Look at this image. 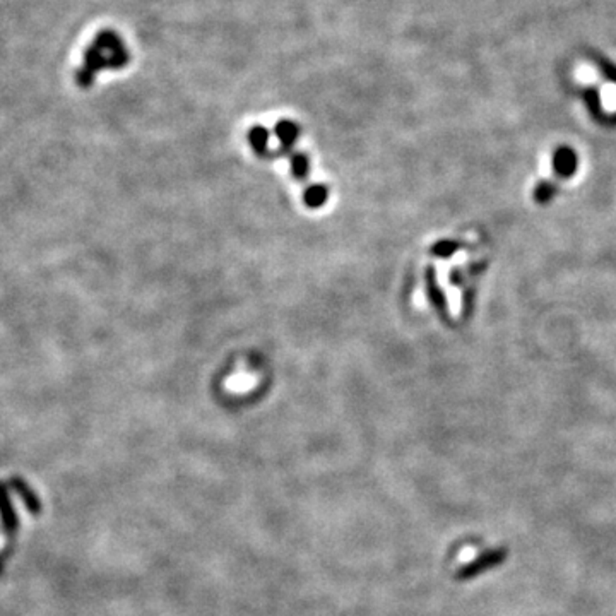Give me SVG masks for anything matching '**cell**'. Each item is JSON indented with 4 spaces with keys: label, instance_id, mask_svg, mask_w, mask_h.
<instances>
[{
    "label": "cell",
    "instance_id": "6da1fadb",
    "mask_svg": "<svg viewBox=\"0 0 616 616\" xmlns=\"http://www.w3.org/2000/svg\"><path fill=\"white\" fill-rule=\"evenodd\" d=\"M0 517H2L4 531L11 538H14L16 531H18V515H16V510L9 498V491H7L4 483H0Z\"/></svg>",
    "mask_w": 616,
    "mask_h": 616
},
{
    "label": "cell",
    "instance_id": "7a4b0ae2",
    "mask_svg": "<svg viewBox=\"0 0 616 616\" xmlns=\"http://www.w3.org/2000/svg\"><path fill=\"white\" fill-rule=\"evenodd\" d=\"M12 488L18 491V495L21 498H23L24 505H26V509L31 512V514H40L41 512V503L38 500V497L35 495V491H33L29 486L24 483L21 478H12L11 481Z\"/></svg>",
    "mask_w": 616,
    "mask_h": 616
},
{
    "label": "cell",
    "instance_id": "3957f363",
    "mask_svg": "<svg viewBox=\"0 0 616 616\" xmlns=\"http://www.w3.org/2000/svg\"><path fill=\"white\" fill-rule=\"evenodd\" d=\"M274 132H276L277 139L281 141V144L285 145V148H290V145L298 139L299 128L295 122H290V120H281V122L276 126V128H274Z\"/></svg>",
    "mask_w": 616,
    "mask_h": 616
},
{
    "label": "cell",
    "instance_id": "277c9868",
    "mask_svg": "<svg viewBox=\"0 0 616 616\" xmlns=\"http://www.w3.org/2000/svg\"><path fill=\"white\" fill-rule=\"evenodd\" d=\"M248 139H251L252 148L255 149L257 153H264L265 149H268L269 132L265 131L264 127H253L251 131V134H248Z\"/></svg>",
    "mask_w": 616,
    "mask_h": 616
},
{
    "label": "cell",
    "instance_id": "5b68a950",
    "mask_svg": "<svg viewBox=\"0 0 616 616\" xmlns=\"http://www.w3.org/2000/svg\"><path fill=\"white\" fill-rule=\"evenodd\" d=\"M305 202L308 207H320L327 201V190L320 185H314L305 192Z\"/></svg>",
    "mask_w": 616,
    "mask_h": 616
},
{
    "label": "cell",
    "instance_id": "8992f818",
    "mask_svg": "<svg viewBox=\"0 0 616 616\" xmlns=\"http://www.w3.org/2000/svg\"><path fill=\"white\" fill-rule=\"evenodd\" d=\"M291 165H293V172L297 175L298 178H303L308 172V160L307 156H303V154H297V156L293 158V161H291Z\"/></svg>",
    "mask_w": 616,
    "mask_h": 616
}]
</instances>
